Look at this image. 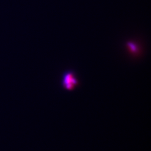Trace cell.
I'll return each mask as SVG.
<instances>
[{
  "instance_id": "2",
  "label": "cell",
  "mask_w": 151,
  "mask_h": 151,
  "mask_svg": "<svg viewBox=\"0 0 151 151\" xmlns=\"http://www.w3.org/2000/svg\"><path fill=\"white\" fill-rule=\"evenodd\" d=\"M127 46L128 47L129 51L133 54L136 55L139 54L140 52L139 46L138 44H136V43L134 42L133 41H129L127 43Z\"/></svg>"
},
{
  "instance_id": "1",
  "label": "cell",
  "mask_w": 151,
  "mask_h": 151,
  "mask_svg": "<svg viewBox=\"0 0 151 151\" xmlns=\"http://www.w3.org/2000/svg\"><path fill=\"white\" fill-rule=\"evenodd\" d=\"M62 79V87L65 89L69 90H73L79 84L74 72L71 70L65 72L63 75Z\"/></svg>"
}]
</instances>
